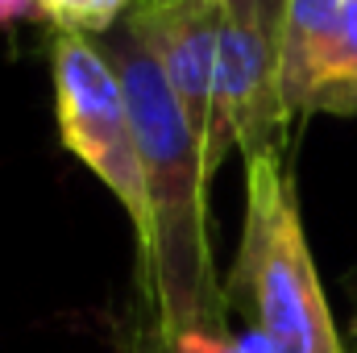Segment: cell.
<instances>
[{"label": "cell", "instance_id": "cell-2", "mask_svg": "<svg viewBox=\"0 0 357 353\" xmlns=\"http://www.w3.org/2000/svg\"><path fill=\"white\" fill-rule=\"evenodd\" d=\"M225 303L266 337L270 353H345L282 158L245 163V220Z\"/></svg>", "mask_w": 357, "mask_h": 353}, {"label": "cell", "instance_id": "cell-3", "mask_svg": "<svg viewBox=\"0 0 357 353\" xmlns=\"http://www.w3.org/2000/svg\"><path fill=\"white\" fill-rule=\"evenodd\" d=\"M50 71H54V112H59L63 146L121 200L142 246L146 241V183H142L129 108H125V96L108 59L88 38L54 33Z\"/></svg>", "mask_w": 357, "mask_h": 353}, {"label": "cell", "instance_id": "cell-8", "mask_svg": "<svg viewBox=\"0 0 357 353\" xmlns=\"http://www.w3.org/2000/svg\"><path fill=\"white\" fill-rule=\"evenodd\" d=\"M137 0H33L38 17H46L59 33H75V38H100L112 25H121L133 13Z\"/></svg>", "mask_w": 357, "mask_h": 353}, {"label": "cell", "instance_id": "cell-6", "mask_svg": "<svg viewBox=\"0 0 357 353\" xmlns=\"http://www.w3.org/2000/svg\"><path fill=\"white\" fill-rule=\"evenodd\" d=\"M345 0H287L282 4V25H278V88L287 117L299 121L307 117V96L316 84L320 59L328 42L337 38Z\"/></svg>", "mask_w": 357, "mask_h": 353}, {"label": "cell", "instance_id": "cell-10", "mask_svg": "<svg viewBox=\"0 0 357 353\" xmlns=\"http://www.w3.org/2000/svg\"><path fill=\"white\" fill-rule=\"evenodd\" d=\"M25 17H38L33 0H0V29H8V25L25 21Z\"/></svg>", "mask_w": 357, "mask_h": 353}, {"label": "cell", "instance_id": "cell-5", "mask_svg": "<svg viewBox=\"0 0 357 353\" xmlns=\"http://www.w3.org/2000/svg\"><path fill=\"white\" fill-rule=\"evenodd\" d=\"M125 21L154 59V67L162 71L178 112L187 117L204 150L216 108L220 0H137Z\"/></svg>", "mask_w": 357, "mask_h": 353}, {"label": "cell", "instance_id": "cell-9", "mask_svg": "<svg viewBox=\"0 0 357 353\" xmlns=\"http://www.w3.org/2000/svg\"><path fill=\"white\" fill-rule=\"evenodd\" d=\"M225 8H237V13H250V17H258L262 25H270L274 33H278V25H282V4L287 0H220Z\"/></svg>", "mask_w": 357, "mask_h": 353}, {"label": "cell", "instance_id": "cell-4", "mask_svg": "<svg viewBox=\"0 0 357 353\" xmlns=\"http://www.w3.org/2000/svg\"><path fill=\"white\" fill-rule=\"evenodd\" d=\"M287 104L278 88V33L250 13L220 4L216 33V108L212 133L204 142L208 179L237 150L250 158H282L287 154Z\"/></svg>", "mask_w": 357, "mask_h": 353}, {"label": "cell", "instance_id": "cell-1", "mask_svg": "<svg viewBox=\"0 0 357 353\" xmlns=\"http://www.w3.org/2000/svg\"><path fill=\"white\" fill-rule=\"evenodd\" d=\"M108 59L137 142L146 183V241L142 278L158 316L154 337L175 345L183 337H229L225 283L216 274L208 237V171L199 137L178 112L162 71L129 29V21L91 38Z\"/></svg>", "mask_w": 357, "mask_h": 353}, {"label": "cell", "instance_id": "cell-7", "mask_svg": "<svg viewBox=\"0 0 357 353\" xmlns=\"http://www.w3.org/2000/svg\"><path fill=\"white\" fill-rule=\"evenodd\" d=\"M307 112L357 117V0H345L341 8L337 38L328 42L307 96Z\"/></svg>", "mask_w": 357, "mask_h": 353}]
</instances>
